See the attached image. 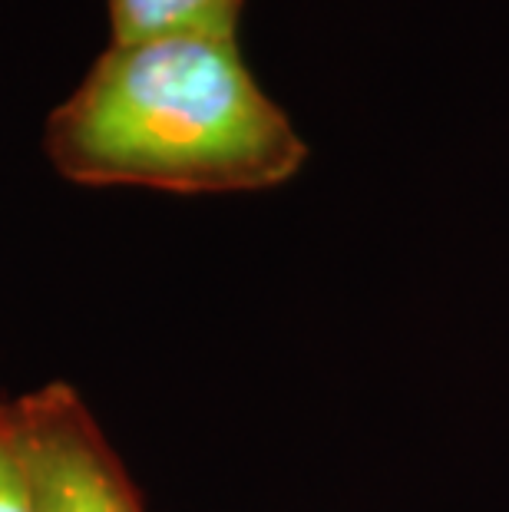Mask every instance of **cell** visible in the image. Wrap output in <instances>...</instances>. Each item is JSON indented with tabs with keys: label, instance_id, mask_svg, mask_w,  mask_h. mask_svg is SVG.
I'll return each instance as SVG.
<instances>
[{
	"label": "cell",
	"instance_id": "1",
	"mask_svg": "<svg viewBox=\"0 0 509 512\" xmlns=\"http://www.w3.org/2000/svg\"><path fill=\"white\" fill-rule=\"evenodd\" d=\"M43 143L70 182L176 195L278 189L308 159L238 40L199 34L110 43L50 113Z\"/></svg>",
	"mask_w": 509,
	"mask_h": 512
},
{
	"label": "cell",
	"instance_id": "2",
	"mask_svg": "<svg viewBox=\"0 0 509 512\" xmlns=\"http://www.w3.org/2000/svg\"><path fill=\"white\" fill-rule=\"evenodd\" d=\"M37 512H146L123 460L70 384L14 400Z\"/></svg>",
	"mask_w": 509,
	"mask_h": 512
},
{
	"label": "cell",
	"instance_id": "3",
	"mask_svg": "<svg viewBox=\"0 0 509 512\" xmlns=\"http://www.w3.org/2000/svg\"><path fill=\"white\" fill-rule=\"evenodd\" d=\"M113 43L199 34L238 40L245 0H106Z\"/></svg>",
	"mask_w": 509,
	"mask_h": 512
},
{
	"label": "cell",
	"instance_id": "4",
	"mask_svg": "<svg viewBox=\"0 0 509 512\" xmlns=\"http://www.w3.org/2000/svg\"><path fill=\"white\" fill-rule=\"evenodd\" d=\"M0 512H37L14 400L0 403Z\"/></svg>",
	"mask_w": 509,
	"mask_h": 512
}]
</instances>
